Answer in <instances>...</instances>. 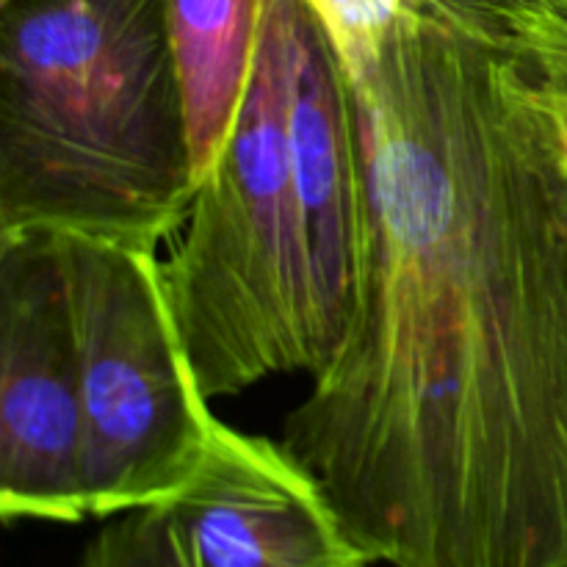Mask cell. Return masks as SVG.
<instances>
[{"label": "cell", "instance_id": "1", "mask_svg": "<svg viewBox=\"0 0 567 567\" xmlns=\"http://www.w3.org/2000/svg\"><path fill=\"white\" fill-rule=\"evenodd\" d=\"M347 336L282 446L371 563L567 567V122L441 3L349 75Z\"/></svg>", "mask_w": 567, "mask_h": 567}, {"label": "cell", "instance_id": "7", "mask_svg": "<svg viewBox=\"0 0 567 567\" xmlns=\"http://www.w3.org/2000/svg\"><path fill=\"white\" fill-rule=\"evenodd\" d=\"M288 150L308 247L313 341L321 371L341 347L354 310L365 177L352 81L305 0L293 25Z\"/></svg>", "mask_w": 567, "mask_h": 567}, {"label": "cell", "instance_id": "6", "mask_svg": "<svg viewBox=\"0 0 567 567\" xmlns=\"http://www.w3.org/2000/svg\"><path fill=\"white\" fill-rule=\"evenodd\" d=\"M86 430L64 236L0 233V515L89 520Z\"/></svg>", "mask_w": 567, "mask_h": 567}, {"label": "cell", "instance_id": "5", "mask_svg": "<svg viewBox=\"0 0 567 567\" xmlns=\"http://www.w3.org/2000/svg\"><path fill=\"white\" fill-rule=\"evenodd\" d=\"M324 487L282 446L216 424L172 498L109 518L81 567H371Z\"/></svg>", "mask_w": 567, "mask_h": 567}, {"label": "cell", "instance_id": "9", "mask_svg": "<svg viewBox=\"0 0 567 567\" xmlns=\"http://www.w3.org/2000/svg\"><path fill=\"white\" fill-rule=\"evenodd\" d=\"M454 22L496 48L567 122V0H437Z\"/></svg>", "mask_w": 567, "mask_h": 567}, {"label": "cell", "instance_id": "4", "mask_svg": "<svg viewBox=\"0 0 567 567\" xmlns=\"http://www.w3.org/2000/svg\"><path fill=\"white\" fill-rule=\"evenodd\" d=\"M81 354L86 496L114 518L181 493L219 419L199 391L147 249L64 236Z\"/></svg>", "mask_w": 567, "mask_h": 567}, {"label": "cell", "instance_id": "8", "mask_svg": "<svg viewBox=\"0 0 567 567\" xmlns=\"http://www.w3.org/2000/svg\"><path fill=\"white\" fill-rule=\"evenodd\" d=\"M197 186L225 153L258 55L260 0H166Z\"/></svg>", "mask_w": 567, "mask_h": 567}, {"label": "cell", "instance_id": "3", "mask_svg": "<svg viewBox=\"0 0 567 567\" xmlns=\"http://www.w3.org/2000/svg\"><path fill=\"white\" fill-rule=\"evenodd\" d=\"M302 0H260L258 55L225 153L161 260L166 305L208 402L319 371L308 247L288 150L293 25Z\"/></svg>", "mask_w": 567, "mask_h": 567}, {"label": "cell", "instance_id": "2", "mask_svg": "<svg viewBox=\"0 0 567 567\" xmlns=\"http://www.w3.org/2000/svg\"><path fill=\"white\" fill-rule=\"evenodd\" d=\"M194 194L166 0H0V233L155 252Z\"/></svg>", "mask_w": 567, "mask_h": 567}]
</instances>
